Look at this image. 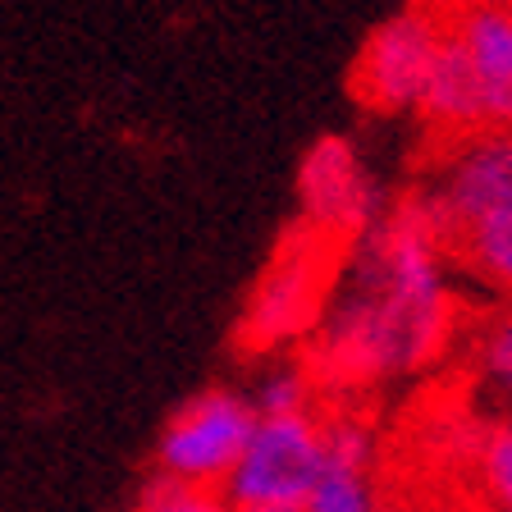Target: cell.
Listing matches in <instances>:
<instances>
[{"label": "cell", "instance_id": "1", "mask_svg": "<svg viewBox=\"0 0 512 512\" xmlns=\"http://www.w3.org/2000/svg\"><path fill=\"white\" fill-rule=\"evenodd\" d=\"M448 243L430 192L380 211L366 234L352 238L311 339V384L352 394L435 362L458 311Z\"/></svg>", "mask_w": 512, "mask_h": 512}, {"label": "cell", "instance_id": "2", "mask_svg": "<svg viewBox=\"0 0 512 512\" xmlns=\"http://www.w3.org/2000/svg\"><path fill=\"white\" fill-rule=\"evenodd\" d=\"M334 288V252L330 238H320L316 229H293L270 256V266L261 270L252 298H247L243 325H238V343L247 352H279L288 343L316 334L325 302Z\"/></svg>", "mask_w": 512, "mask_h": 512}, {"label": "cell", "instance_id": "3", "mask_svg": "<svg viewBox=\"0 0 512 512\" xmlns=\"http://www.w3.org/2000/svg\"><path fill=\"white\" fill-rule=\"evenodd\" d=\"M325 462V421L316 412L256 416L238 467L220 490L234 512H302Z\"/></svg>", "mask_w": 512, "mask_h": 512}, {"label": "cell", "instance_id": "4", "mask_svg": "<svg viewBox=\"0 0 512 512\" xmlns=\"http://www.w3.org/2000/svg\"><path fill=\"white\" fill-rule=\"evenodd\" d=\"M256 426L252 398L234 389H202L192 394L170 426L156 439V471L160 476L197 480V485H224L238 467L247 439Z\"/></svg>", "mask_w": 512, "mask_h": 512}, {"label": "cell", "instance_id": "5", "mask_svg": "<svg viewBox=\"0 0 512 512\" xmlns=\"http://www.w3.org/2000/svg\"><path fill=\"white\" fill-rule=\"evenodd\" d=\"M444 46V23L426 10H403L366 37L357 69H352V92L371 110H416L421 92L430 83V69Z\"/></svg>", "mask_w": 512, "mask_h": 512}, {"label": "cell", "instance_id": "6", "mask_svg": "<svg viewBox=\"0 0 512 512\" xmlns=\"http://www.w3.org/2000/svg\"><path fill=\"white\" fill-rule=\"evenodd\" d=\"M298 202L307 229H316L330 243H352L380 220V192L348 138H320L302 156Z\"/></svg>", "mask_w": 512, "mask_h": 512}, {"label": "cell", "instance_id": "7", "mask_svg": "<svg viewBox=\"0 0 512 512\" xmlns=\"http://www.w3.org/2000/svg\"><path fill=\"white\" fill-rule=\"evenodd\" d=\"M430 202H435L453 243L467 229H476V224L512 211V133L508 128L467 133L462 147L448 156Z\"/></svg>", "mask_w": 512, "mask_h": 512}, {"label": "cell", "instance_id": "8", "mask_svg": "<svg viewBox=\"0 0 512 512\" xmlns=\"http://www.w3.org/2000/svg\"><path fill=\"white\" fill-rule=\"evenodd\" d=\"M444 28L476 78L485 128L512 133V0H471Z\"/></svg>", "mask_w": 512, "mask_h": 512}, {"label": "cell", "instance_id": "9", "mask_svg": "<svg viewBox=\"0 0 512 512\" xmlns=\"http://www.w3.org/2000/svg\"><path fill=\"white\" fill-rule=\"evenodd\" d=\"M302 512H380L375 490V439L366 421L334 416L325 421V462Z\"/></svg>", "mask_w": 512, "mask_h": 512}, {"label": "cell", "instance_id": "10", "mask_svg": "<svg viewBox=\"0 0 512 512\" xmlns=\"http://www.w3.org/2000/svg\"><path fill=\"white\" fill-rule=\"evenodd\" d=\"M416 110H421L439 133H458V138L485 128V119H480L476 78H471L458 42L448 37V28H444V46H439V60H435V69H430V83H426V92H421V106Z\"/></svg>", "mask_w": 512, "mask_h": 512}, {"label": "cell", "instance_id": "11", "mask_svg": "<svg viewBox=\"0 0 512 512\" xmlns=\"http://www.w3.org/2000/svg\"><path fill=\"white\" fill-rule=\"evenodd\" d=\"M471 375H476L485 398L512 407V307L494 311L476 330V343H471Z\"/></svg>", "mask_w": 512, "mask_h": 512}, {"label": "cell", "instance_id": "12", "mask_svg": "<svg viewBox=\"0 0 512 512\" xmlns=\"http://www.w3.org/2000/svg\"><path fill=\"white\" fill-rule=\"evenodd\" d=\"M453 247L462 252V266H467L480 284L499 288V293H512V211L467 229Z\"/></svg>", "mask_w": 512, "mask_h": 512}, {"label": "cell", "instance_id": "13", "mask_svg": "<svg viewBox=\"0 0 512 512\" xmlns=\"http://www.w3.org/2000/svg\"><path fill=\"white\" fill-rule=\"evenodd\" d=\"M138 512H234L220 485H197L179 476H151L138 499Z\"/></svg>", "mask_w": 512, "mask_h": 512}, {"label": "cell", "instance_id": "14", "mask_svg": "<svg viewBox=\"0 0 512 512\" xmlns=\"http://www.w3.org/2000/svg\"><path fill=\"white\" fill-rule=\"evenodd\" d=\"M311 375L307 366H270L252 389V407L256 416H293V412H311Z\"/></svg>", "mask_w": 512, "mask_h": 512}, {"label": "cell", "instance_id": "15", "mask_svg": "<svg viewBox=\"0 0 512 512\" xmlns=\"http://www.w3.org/2000/svg\"><path fill=\"white\" fill-rule=\"evenodd\" d=\"M480 485L499 512H512V412L480 444Z\"/></svg>", "mask_w": 512, "mask_h": 512}, {"label": "cell", "instance_id": "16", "mask_svg": "<svg viewBox=\"0 0 512 512\" xmlns=\"http://www.w3.org/2000/svg\"><path fill=\"white\" fill-rule=\"evenodd\" d=\"M471 0H412V10H426V14H458V10H467Z\"/></svg>", "mask_w": 512, "mask_h": 512}, {"label": "cell", "instance_id": "17", "mask_svg": "<svg viewBox=\"0 0 512 512\" xmlns=\"http://www.w3.org/2000/svg\"><path fill=\"white\" fill-rule=\"evenodd\" d=\"M453 512H471V508H453Z\"/></svg>", "mask_w": 512, "mask_h": 512}]
</instances>
